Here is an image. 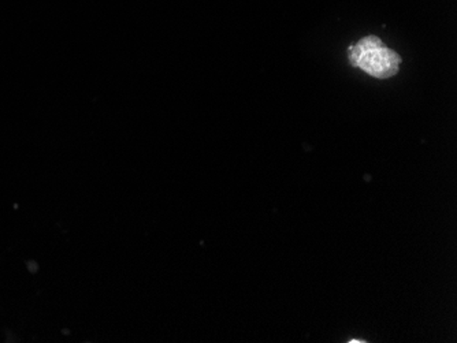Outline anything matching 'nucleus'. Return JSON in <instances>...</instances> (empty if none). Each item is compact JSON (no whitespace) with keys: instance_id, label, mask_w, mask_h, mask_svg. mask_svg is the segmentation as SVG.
<instances>
[{"instance_id":"1","label":"nucleus","mask_w":457,"mask_h":343,"mask_svg":"<svg viewBox=\"0 0 457 343\" xmlns=\"http://www.w3.org/2000/svg\"><path fill=\"white\" fill-rule=\"evenodd\" d=\"M352 65L360 67L375 78H389L399 72L400 56L383 47L382 41L375 36L360 40L349 49Z\"/></svg>"}]
</instances>
